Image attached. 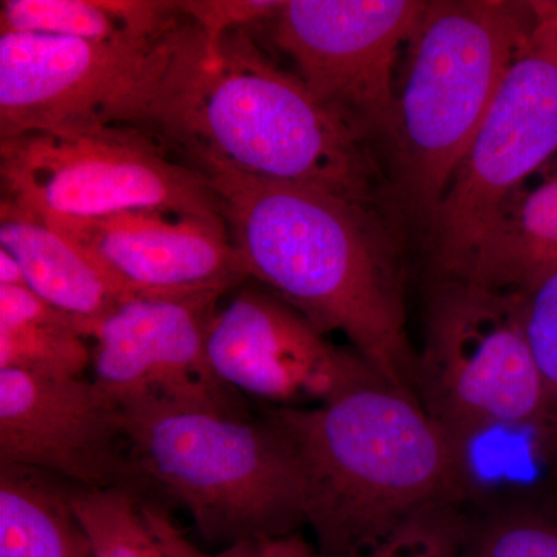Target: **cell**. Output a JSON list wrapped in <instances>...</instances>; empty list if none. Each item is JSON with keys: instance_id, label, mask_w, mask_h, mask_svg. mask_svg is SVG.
I'll use <instances>...</instances> for the list:
<instances>
[{"instance_id": "obj_1", "label": "cell", "mask_w": 557, "mask_h": 557, "mask_svg": "<svg viewBox=\"0 0 557 557\" xmlns=\"http://www.w3.org/2000/svg\"><path fill=\"white\" fill-rule=\"evenodd\" d=\"M201 172L245 276L322 333H343L391 386L417 397L405 284L384 212L310 186L222 168Z\"/></svg>"}, {"instance_id": "obj_22", "label": "cell", "mask_w": 557, "mask_h": 557, "mask_svg": "<svg viewBox=\"0 0 557 557\" xmlns=\"http://www.w3.org/2000/svg\"><path fill=\"white\" fill-rule=\"evenodd\" d=\"M468 518L458 502L421 509L359 557H463Z\"/></svg>"}, {"instance_id": "obj_15", "label": "cell", "mask_w": 557, "mask_h": 557, "mask_svg": "<svg viewBox=\"0 0 557 557\" xmlns=\"http://www.w3.org/2000/svg\"><path fill=\"white\" fill-rule=\"evenodd\" d=\"M557 271V156L494 208L445 277L527 293Z\"/></svg>"}, {"instance_id": "obj_21", "label": "cell", "mask_w": 557, "mask_h": 557, "mask_svg": "<svg viewBox=\"0 0 557 557\" xmlns=\"http://www.w3.org/2000/svg\"><path fill=\"white\" fill-rule=\"evenodd\" d=\"M463 557H557V515L505 507L468 519Z\"/></svg>"}, {"instance_id": "obj_12", "label": "cell", "mask_w": 557, "mask_h": 557, "mask_svg": "<svg viewBox=\"0 0 557 557\" xmlns=\"http://www.w3.org/2000/svg\"><path fill=\"white\" fill-rule=\"evenodd\" d=\"M209 364L226 386L288 405L329 401L350 388L386 381L358 351L325 333L274 293L242 288L212 318Z\"/></svg>"}, {"instance_id": "obj_27", "label": "cell", "mask_w": 557, "mask_h": 557, "mask_svg": "<svg viewBox=\"0 0 557 557\" xmlns=\"http://www.w3.org/2000/svg\"><path fill=\"white\" fill-rule=\"evenodd\" d=\"M0 285H7V287L27 285L21 263L2 248H0Z\"/></svg>"}, {"instance_id": "obj_11", "label": "cell", "mask_w": 557, "mask_h": 557, "mask_svg": "<svg viewBox=\"0 0 557 557\" xmlns=\"http://www.w3.org/2000/svg\"><path fill=\"white\" fill-rule=\"evenodd\" d=\"M225 292L132 298L86 330L94 383L121 410L194 406L248 413L239 392L209 364V325Z\"/></svg>"}, {"instance_id": "obj_24", "label": "cell", "mask_w": 557, "mask_h": 557, "mask_svg": "<svg viewBox=\"0 0 557 557\" xmlns=\"http://www.w3.org/2000/svg\"><path fill=\"white\" fill-rule=\"evenodd\" d=\"M282 2L270 0H188L180 7L196 22L208 42H215L226 32L251 28L267 22L281 9Z\"/></svg>"}, {"instance_id": "obj_3", "label": "cell", "mask_w": 557, "mask_h": 557, "mask_svg": "<svg viewBox=\"0 0 557 557\" xmlns=\"http://www.w3.org/2000/svg\"><path fill=\"white\" fill-rule=\"evenodd\" d=\"M267 417L298 454L324 557H359L421 509L463 496L465 449L387 381Z\"/></svg>"}, {"instance_id": "obj_5", "label": "cell", "mask_w": 557, "mask_h": 557, "mask_svg": "<svg viewBox=\"0 0 557 557\" xmlns=\"http://www.w3.org/2000/svg\"><path fill=\"white\" fill-rule=\"evenodd\" d=\"M121 412L129 458L126 490L188 509L212 544L287 536L307 523L298 454L269 417L168 405Z\"/></svg>"}, {"instance_id": "obj_13", "label": "cell", "mask_w": 557, "mask_h": 557, "mask_svg": "<svg viewBox=\"0 0 557 557\" xmlns=\"http://www.w3.org/2000/svg\"><path fill=\"white\" fill-rule=\"evenodd\" d=\"M0 465L78 487H126L123 412L94 383L0 369Z\"/></svg>"}, {"instance_id": "obj_25", "label": "cell", "mask_w": 557, "mask_h": 557, "mask_svg": "<svg viewBox=\"0 0 557 557\" xmlns=\"http://www.w3.org/2000/svg\"><path fill=\"white\" fill-rule=\"evenodd\" d=\"M161 531H163L164 541L170 547L174 557H258V542H240V544L226 547L219 555H207L200 552L196 545L190 544L188 539L183 536L182 531L172 523L166 509L161 511Z\"/></svg>"}, {"instance_id": "obj_10", "label": "cell", "mask_w": 557, "mask_h": 557, "mask_svg": "<svg viewBox=\"0 0 557 557\" xmlns=\"http://www.w3.org/2000/svg\"><path fill=\"white\" fill-rule=\"evenodd\" d=\"M426 0H289L265 24L314 98L359 137L383 146L398 57Z\"/></svg>"}, {"instance_id": "obj_18", "label": "cell", "mask_w": 557, "mask_h": 557, "mask_svg": "<svg viewBox=\"0 0 557 557\" xmlns=\"http://www.w3.org/2000/svg\"><path fill=\"white\" fill-rule=\"evenodd\" d=\"M73 490L38 469L0 465V557H91Z\"/></svg>"}, {"instance_id": "obj_2", "label": "cell", "mask_w": 557, "mask_h": 557, "mask_svg": "<svg viewBox=\"0 0 557 557\" xmlns=\"http://www.w3.org/2000/svg\"><path fill=\"white\" fill-rule=\"evenodd\" d=\"M157 137L200 171L310 186L383 212L395 205L376 149L278 67L249 28L205 42Z\"/></svg>"}, {"instance_id": "obj_14", "label": "cell", "mask_w": 557, "mask_h": 557, "mask_svg": "<svg viewBox=\"0 0 557 557\" xmlns=\"http://www.w3.org/2000/svg\"><path fill=\"white\" fill-rule=\"evenodd\" d=\"M126 298L228 293L247 278L223 215L138 209L100 219H42Z\"/></svg>"}, {"instance_id": "obj_19", "label": "cell", "mask_w": 557, "mask_h": 557, "mask_svg": "<svg viewBox=\"0 0 557 557\" xmlns=\"http://www.w3.org/2000/svg\"><path fill=\"white\" fill-rule=\"evenodd\" d=\"M75 321L27 285H0V369L83 379L91 348Z\"/></svg>"}, {"instance_id": "obj_4", "label": "cell", "mask_w": 557, "mask_h": 557, "mask_svg": "<svg viewBox=\"0 0 557 557\" xmlns=\"http://www.w3.org/2000/svg\"><path fill=\"white\" fill-rule=\"evenodd\" d=\"M534 0H432L406 44L384 139L388 185L426 228L533 28Z\"/></svg>"}, {"instance_id": "obj_16", "label": "cell", "mask_w": 557, "mask_h": 557, "mask_svg": "<svg viewBox=\"0 0 557 557\" xmlns=\"http://www.w3.org/2000/svg\"><path fill=\"white\" fill-rule=\"evenodd\" d=\"M0 248L21 263L27 287L75 319L83 335L129 299L60 231L5 200L0 201Z\"/></svg>"}, {"instance_id": "obj_17", "label": "cell", "mask_w": 557, "mask_h": 557, "mask_svg": "<svg viewBox=\"0 0 557 557\" xmlns=\"http://www.w3.org/2000/svg\"><path fill=\"white\" fill-rule=\"evenodd\" d=\"M190 21L166 0H2L0 33L58 36L91 42L141 44Z\"/></svg>"}, {"instance_id": "obj_9", "label": "cell", "mask_w": 557, "mask_h": 557, "mask_svg": "<svg viewBox=\"0 0 557 557\" xmlns=\"http://www.w3.org/2000/svg\"><path fill=\"white\" fill-rule=\"evenodd\" d=\"M534 10L530 35L423 230L437 277L460 262L494 208L557 156V0H534Z\"/></svg>"}, {"instance_id": "obj_7", "label": "cell", "mask_w": 557, "mask_h": 557, "mask_svg": "<svg viewBox=\"0 0 557 557\" xmlns=\"http://www.w3.org/2000/svg\"><path fill=\"white\" fill-rule=\"evenodd\" d=\"M416 391L463 449L496 428L528 429L544 442L547 395L525 335L522 293L437 278Z\"/></svg>"}, {"instance_id": "obj_23", "label": "cell", "mask_w": 557, "mask_h": 557, "mask_svg": "<svg viewBox=\"0 0 557 557\" xmlns=\"http://www.w3.org/2000/svg\"><path fill=\"white\" fill-rule=\"evenodd\" d=\"M522 296L525 335L548 403V431L542 445L557 456V271Z\"/></svg>"}, {"instance_id": "obj_6", "label": "cell", "mask_w": 557, "mask_h": 557, "mask_svg": "<svg viewBox=\"0 0 557 557\" xmlns=\"http://www.w3.org/2000/svg\"><path fill=\"white\" fill-rule=\"evenodd\" d=\"M205 50L193 20L141 44L0 33V139L28 131L156 135Z\"/></svg>"}, {"instance_id": "obj_26", "label": "cell", "mask_w": 557, "mask_h": 557, "mask_svg": "<svg viewBox=\"0 0 557 557\" xmlns=\"http://www.w3.org/2000/svg\"><path fill=\"white\" fill-rule=\"evenodd\" d=\"M258 557H321L299 534L258 542Z\"/></svg>"}, {"instance_id": "obj_8", "label": "cell", "mask_w": 557, "mask_h": 557, "mask_svg": "<svg viewBox=\"0 0 557 557\" xmlns=\"http://www.w3.org/2000/svg\"><path fill=\"white\" fill-rule=\"evenodd\" d=\"M2 200L40 219L138 209L222 215L207 175L150 132L28 131L0 139Z\"/></svg>"}, {"instance_id": "obj_20", "label": "cell", "mask_w": 557, "mask_h": 557, "mask_svg": "<svg viewBox=\"0 0 557 557\" xmlns=\"http://www.w3.org/2000/svg\"><path fill=\"white\" fill-rule=\"evenodd\" d=\"M72 507L91 557H174L163 531V507L126 487L75 486Z\"/></svg>"}]
</instances>
